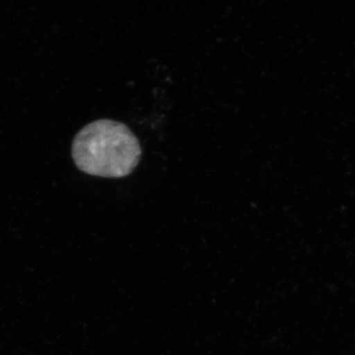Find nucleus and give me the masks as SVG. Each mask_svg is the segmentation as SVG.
<instances>
[{
    "instance_id": "f257e3e1",
    "label": "nucleus",
    "mask_w": 355,
    "mask_h": 355,
    "mask_svg": "<svg viewBox=\"0 0 355 355\" xmlns=\"http://www.w3.org/2000/svg\"><path fill=\"white\" fill-rule=\"evenodd\" d=\"M72 158L80 171L103 178L132 174L141 157L139 139L132 130L112 120L85 125L74 137Z\"/></svg>"
}]
</instances>
